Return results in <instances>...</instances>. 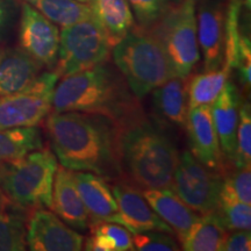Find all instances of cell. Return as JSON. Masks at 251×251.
<instances>
[{
	"label": "cell",
	"instance_id": "cell-11",
	"mask_svg": "<svg viewBox=\"0 0 251 251\" xmlns=\"http://www.w3.org/2000/svg\"><path fill=\"white\" fill-rule=\"evenodd\" d=\"M19 46L43 68L54 70L58 57L59 28L33 6L24 2Z\"/></svg>",
	"mask_w": 251,
	"mask_h": 251
},
{
	"label": "cell",
	"instance_id": "cell-7",
	"mask_svg": "<svg viewBox=\"0 0 251 251\" xmlns=\"http://www.w3.org/2000/svg\"><path fill=\"white\" fill-rule=\"evenodd\" d=\"M112 46L93 17L59 31L58 57L54 71L59 78L71 76L107 62Z\"/></svg>",
	"mask_w": 251,
	"mask_h": 251
},
{
	"label": "cell",
	"instance_id": "cell-17",
	"mask_svg": "<svg viewBox=\"0 0 251 251\" xmlns=\"http://www.w3.org/2000/svg\"><path fill=\"white\" fill-rule=\"evenodd\" d=\"M151 92L152 107L158 124L185 129L188 112L186 78L172 77Z\"/></svg>",
	"mask_w": 251,
	"mask_h": 251
},
{
	"label": "cell",
	"instance_id": "cell-20",
	"mask_svg": "<svg viewBox=\"0 0 251 251\" xmlns=\"http://www.w3.org/2000/svg\"><path fill=\"white\" fill-rule=\"evenodd\" d=\"M75 180L91 222L111 221L118 212V203L109 181L101 176L86 171H75Z\"/></svg>",
	"mask_w": 251,
	"mask_h": 251
},
{
	"label": "cell",
	"instance_id": "cell-32",
	"mask_svg": "<svg viewBox=\"0 0 251 251\" xmlns=\"http://www.w3.org/2000/svg\"><path fill=\"white\" fill-rule=\"evenodd\" d=\"M90 233L101 234L111 238L115 243L117 251H131L134 250L131 234L121 225L109 221L91 222L89 226Z\"/></svg>",
	"mask_w": 251,
	"mask_h": 251
},
{
	"label": "cell",
	"instance_id": "cell-36",
	"mask_svg": "<svg viewBox=\"0 0 251 251\" xmlns=\"http://www.w3.org/2000/svg\"><path fill=\"white\" fill-rule=\"evenodd\" d=\"M15 207L13 203L9 201V199L5 196V193L2 192L1 187H0V211H5V209H9Z\"/></svg>",
	"mask_w": 251,
	"mask_h": 251
},
{
	"label": "cell",
	"instance_id": "cell-2",
	"mask_svg": "<svg viewBox=\"0 0 251 251\" xmlns=\"http://www.w3.org/2000/svg\"><path fill=\"white\" fill-rule=\"evenodd\" d=\"M122 180L140 190L171 188L179 152L143 109L117 124Z\"/></svg>",
	"mask_w": 251,
	"mask_h": 251
},
{
	"label": "cell",
	"instance_id": "cell-34",
	"mask_svg": "<svg viewBox=\"0 0 251 251\" xmlns=\"http://www.w3.org/2000/svg\"><path fill=\"white\" fill-rule=\"evenodd\" d=\"M83 249L87 251H117V247L111 238L105 235L91 233L90 237L84 238Z\"/></svg>",
	"mask_w": 251,
	"mask_h": 251
},
{
	"label": "cell",
	"instance_id": "cell-19",
	"mask_svg": "<svg viewBox=\"0 0 251 251\" xmlns=\"http://www.w3.org/2000/svg\"><path fill=\"white\" fill-rule=\"evenodd\" d=\"M141 193L156 214L170 226L178 240H180L200 218L199 213L194 212L181 201L171 188H149L141 190Z\"/></svg>",
	"mask_w": 251,
	"mask_h": 251
},
{
	"label": "cell",
	"instance_id": "cell-27",
	"mask_svg": "<svg viewBox=\"0 0 251 251\" xmlns=\"http://www.w3.org/2000/svg\"><path fill=\"white\" fill-rule=\"evenodd\" d=\"M216 212L228 231L250 230L251 206L249 203L241 202L234 198L220 193Z\"/></svg>",
	"mask_w": 251,
	"mask_h": 251
},
{
	"label": "cell",
	"instance_id": "cell-5",
	"mask_svg": "<svg viewBox=\"0 0 251 251\" xmlns=\"http://www.w3.org/2000/svg\"><path fill=\"white\" fill-rule=\"evenodd\" d=\"M58 161L49 147H42L15 161L0 162V187L18 208H50Z\"/></svg>",
	"mask_w": 251,
	"mask_h": 251
},
{
	"label": "cell",
	"instance_id": "cell-3",
	"mask_svg": "<svg viewBox=\"0 0 251 251\" xmlns=\"http://www.w3.org/2000/svg\"><path fill=\"white\" fill-rule=\"evenodd\" d=\"M143 109L127 81L108 61L63 77L52 94V112L102 115L115 124Z\"/></svg>",
	"mask_w": 251,
	"mask_h": 251
},
{
	"label": "cell",
	"instance_id": "cell-37",
	"mask_svg": "<svg viewBox=\"0 0 251 251\" xmlns=\"http://www.w3.org/2000/svg\"><path fill=\"white\" fill-rule=\"evenodd\" d=\"M242 5L243 7L248 9V12L250 13V9H251V0H242Z\"/></svg>",
	"mask_w": 251,
	"mask_h": 251
},
{
	"label": "cell",
	"instance_id": "cell-26",
	"mask_svg": "<svg viewBox=\"0 0 251 251\" xmlns=\"http://www.w3.org/2000/svg\"><path fill=\"white\" fill-rule=\"evenodd\" d=\"M27 211L13 207L0 211V251H24L27 249Z\"/></svg>",
	"mask_w": 251,
	"mask_h": 251
},
{
	"label": "cell",
	"instance_id": "cell-18",
	"mask_svg": "<svg viewBox=\"0 0 251 251\" xmlns=\"http://www.w3.org/2000/svg\"><path fill=\"white\" fill-rule=\"evenodd\" d=\"M43 67L19 48H0V97L20 92L30 85Z\"/></svg>",
	"mask_w": 251,
	"mask_h": 251
},
{
	"label": "cell",
	"instance_id": "cell-12",
	"mask_svg": "<svg viewBox=\"0 0 251 251\" xmlns=\"http://www.w3.org/2000/svg\"><path fill=\"white\" fill-rule=\"evenodd\" d=\"M113 196L118 203V212L109 222L121 225L130 234L159 230L174 234L170 226L165 224L144 199L140 188L126 180H113Z\"/></svg>",
	"mask_w": 251,
	"mask_h": 251
},
{
	"label": "cell",
	"instance_id": "cell-1",
	"mask_svg": "<svg viewBox=\"0 0 251 251\" xmlns=\"http://www.w3.org/2000/svg\"><path fill=\"white\" fill-rule=\"evenodd\" d=\"M45 127L62 166L92 172L108 181L122 180L118 126L111 119L83 112H51Z\"/></svg>",
	"mask_w": 251,
	"mask_h": 251
},
{
	"label": "cell",
	"instance_id": "cell-15",
	"mask_svg": "<svg viewBox=\"0 0 251 251\" xmlns=\"http://www.w3.org/2000/svg\"><path fill=\"white\" fill-rule=\"evenodd\" d=\"M52 212L75 230L85 231L89 229L91 219L75 180V171L58 166L52 187Z\"/></svg>",
	"mask_w": 251,
	"mask_h": 251
},
{
	"label": "cell",
	"instance_id": "cell-4",
	"mask_svg": "<svg viewBox=\"0 0 251 251\" xmlns=\"http://www.w3.org/2000/svg\"><path fill=\"white\" fill-rule=\"evenodd\" d=\"M112 56L131 93L139 100L176 77L159 40L137 25L113 47Z\"/></svg>",
	"mask_w": 251,
	"mask_h": 251
},
{
	"label": "cell",
	"instance_id": "cell-35",
	"mask_svg": "<svg viewBox=\"0 0 251 251\" xmlns=\"http://www.w3.org/2000/svg\"><path fill=\"white\" fill-rule=\"evenodd\" d=\"M9 9L6 0H0V40L4 36L8 25Z\"/></svg>",
	"mask_w": 251,
	"mask_h": 251
},
{
	"label": "cell",
	"instance_id": "cell-16",
	"mask_svg": "<svg viewBox=\"0 0 251 251\" xmlns=\"http://www.w3.org/2000/svg\"><path fill=\"white\" fill-rule=\"evenodd\" d=\"M241 102L242 97L237 86L228 80L225 89L211 105L213 122L227 166L233 165Z\"/></svg>",
	"mask_w": 251,
	"mask_h": 251
},
{
	"label": "cell",
	"instance_id": "cell-8",
	"mask_svg": "<svg viewBox=\"0 0 251 251\" xmlns=\"http://www.w3.org/2000/svg\"><path fill=\"white\" fill-rule=\"evenodd\" d=\"M58 79L54 70L41 72L25 90L0 97V129L39 126L51 112L52 94Z\"/></svg>",
	"mask_w": 251,
	"mask_h": 251
},
{
	"label": "cell",
	"instance_id": "cell-14",
	"mask_svg": "<svg viewBox=\"0 0 251 251\" xmlns=\"http://www.w3.org/2000/svg\"><path fill=\"white\" fill-rule=\"evenodd\" d=\"M197 35L203 58V71L218 70L225 59L226 8L220 0H205L196 12Z\"/></svg>",
	"mask_w": 251,
	"mask_h": 251
},
{
	"label": "cell",
	"instance_id": "cell-33",
	"mask_svg": "<svg viewBox=\"0 0 251 251\" xmlns=\"http://www.w3.org/2000/svg\"><path fill=\"white\" fill-rule=\"evenodd\" d=\"M251 234L250 230H234L233 234L226 238L222 251H250Z\"/></svg>",
	"mask_w": 251,
	"mask_h": 251
},
{
	"label": "cell",
	"instance_id": "cell-25",
	"mask_svg": "<svg viewBox=\"0 0 251 251\" xmlns=\"http://www.w3.org/2000/svg\"><path fill=\"white\" fill-rule=\"evenodd\" d=\"M61 27L92 17L90 5L77 0H23Z\"/></svg>",
	"mask_w": 251,
	"mask_h": 251
},
{
	"label": "cell",
	"instance_id": "cell-28",
	"mask_svg": "<svg viewBox=\"0 0 251 251\" xmlns=\"http://www.w3.org/2000/svg\"><path fill=\"white\" fill-rule=\"evenodd\" d=\"M251 165V108L249 101H242L236 131L233 166L236 169Z\"/></svg>",
	"mask_w": 251,
	"mask_h": 251
},
{
	"label": "cell",
	"instance_id": "cell-21",
	"mask_svg": "<svg viewBox=\"0 0 251 251\" xmlns=\"http://www.w3.org/2000/svg\"><path fill=\"white\" fill-rule=\"evenodd\" d=\"M89 5L92 17L105 31L112 48L136 25L127 0H92Z\"/></svg>",
	"mask_w": 251,
	"mask_h": 251
},
{
	"label": "cell",
	"instance_id": "cell-9",
	"mask_svg": "<svg viewBox=\"0 0 251 251\" xmlns=\"http://www.w3.org/2000/svg\"><path fill=\"white\" fill-rule=\"evenodd\" d=\"M224 175L208 169L190 150L179 153L171 190L181 201L200 215L216 211Z\"/></svg>",
	"mask_w": 251,
	"mask_h": 251
},
{
	"label": "cell",
	"instance_id": "cell-30",
	"mask_svg": "<svg viewBox=\"0 0 251 251\" xmlns=\"http://www.w3.org/2000/svg\"><path fill=\"white\" fill-rule=\"evenodd\" d=\"M137 26L150 29L161 20L171 2L169 0H127Z\"/></svg>",
	"mask_w": 251,
	"mask_h": 251
},
{
	"label": "cell",
	"instance_id": "cell-31",
	"mask_svg": "<svg viewBox=\"0 0 251 251\" xmlns=\"http://www.w3.org/2000/svg\"><path fill=\"white\" fill-rule=\"evenodd\" d=\"M134 250L139 251H178L180 244L174 237V234L159 230L143 231L131 234Z\"/></svg>",
	"mask_w": 251,
	"mask_h": 251
},
{
	"label": "cell",
	"instance_id": "cell-29",
	"mask_svg": "<svg viewBox=\"0 0 251 251\" xmlns=\"http://www.w3.org/2000/svg\"><path fill=\"white\" fill-rule=\"evenodd\" d=\"M221 193L229 196L238 201L251 203V165L227 170L224 175Z\"/></svg>",
	"mask_w": 251,
	"mask_h": 251
},
{
	"label": "cell",
	"instance_id": "cell-13",
	"mask_svg": "<svg viewBox=\"0 0 251 251\" xmlns=\"http://www.w3.org/2000/svg\"><path fill=\"white\" fill-rule=\"evenodd\" d=\"M190 151L201 164L225 175L228 170L212 118L211 106L188 109L185 125Z\"/></svg>",
	"mask_w": 251,
	"mask_h": 251
},
{
	"label": "cell",
	"instance_id": "cell-38",
	"mask_svg": "<svg viewBox=\"0 0 251 251\" xmlns=\"http://www.w3.org/2000/svg\"><path fill=\"white\" fill-rule=\"evenodd\" d=\"M77 1L83 2V4H90V2L92 1V0H77Z\"/></svg>",
	"mask_w": 251,
	"mask_h": 251
},
{
	"label": "cell",
	"instance_id": "cell-10",
	"mask_svg": "<svg viewBox=\"0 0 251 251\" xmlns=\"http://www.w3.org/2000/svg\"><path fill=\"white\" fill-rule=\"evenodd\" d=\"M26 242L33 251L83 250L84 236L43 207L27 213Z\"/></svg>",
	"mask_w": 251,
	"mask_h": 251
},
{
	"label": "cell",
	"instance_id": "cell-23",
	"mask_svg": "<svg viewBox=\"0 0 251 251\" xmlns=\"http://www.w3.org/2000/svg\"><path fill=\"white\" fill-rule=\"evenodd\" d=\"M230 71V68L222 65L218 70L203 71L186 77L188 109L199 106H211L225 89Z\"/></svg>",
	"mask_w": 251,
	"mask_h": 251
},
{
	"label": "cell",
	"instance_id": "cell-22",
	"mask_svg": "<svg viewBox=\"0 0 251 251\" xmlns=\"http://www.w3.org/2000/svg\"><path fill=\"white\" fill-rule=\"evenodd\" d=\"M228 230L218 212L201 214L179 240L180 249L186 251H222Z\"/></svg>",
	"mask_w": 251,
	"mask_h": 251
},
{
	"label": "cell",
	"instance_id": "cell-24",
	"mask_svg": "<svg viewBox=\"0 0 251 251\" xmlns=\"http://www.w3.org/2000/svg\"><path fill=\"white\" fill-rule=\"evenodd\" d=\"M42 147V133L37 126L0 129V162L15 161Z\"/></svg>",
	"mask_w": 251,
	"mask_h": 251
},
{
	"label": "cell",
	"instance_id": "cell-6",
	"mask_svg": "<svg viewBox=\"0 0 251 251\" xmlns=\"http://www.w3.org/2000/svg\"><path fill=\"white\" fill-rule=\"evenodd\" d=\"M197 0L170 4L151 33L162 43L176 77L186 78L200 61L197 35Z\"/></svg>",
	"mask_w": 251,
	"mask_h": 251
},
{
	"label": "cell",
	"instance_id": "cell-39",
	"mask_svg": "<svg viewBox=\"0 0 251 251\" xmlns=\"http://www.w3.org/2000/svg\"><path fill=\"white\" fill-rule=\"evenodd\" d=\"M169 1H170L171 4H178V2L183 1V0H169Z\"/></svg>",
	"mask_w": 251,
	"mask_h": 251
}]
</instances>
